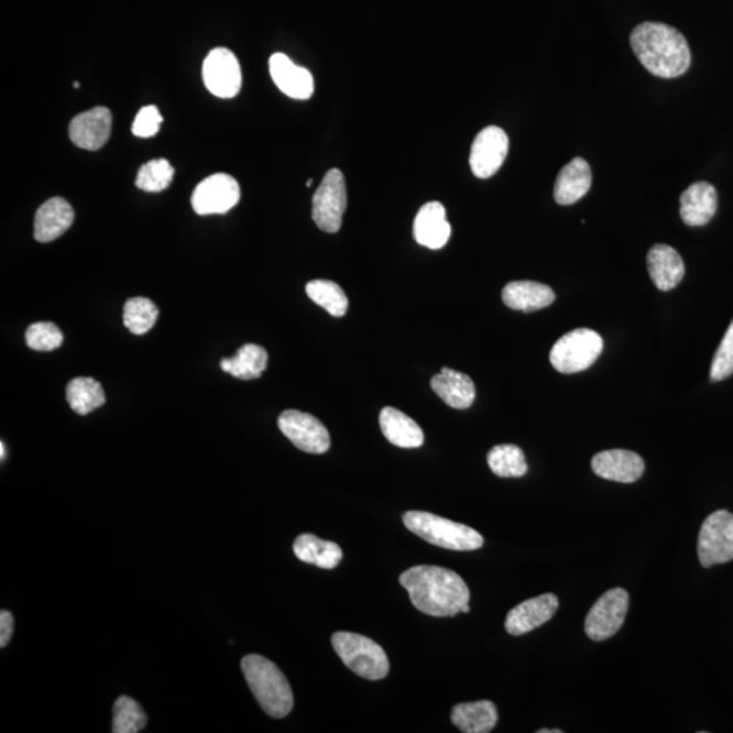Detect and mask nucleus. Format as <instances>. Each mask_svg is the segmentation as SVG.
<instances>
[{
	"label": "nucleus",
	"instance_id": "nucleus-21",
	"mask_svg": "<svg viewBox=\"0 0 733 733\" xmlns=\"http://www.w3.org/2000/svg\"><path fill=\"white\" fill-rule=\"evenodd\" d=\"M430 387L453 409H468L475 400V386L471 378L448 366H444L439 374L434 375Z\"/></svg>",
	"mask_w": 733,
	"mask_h": 733
},
{
	"label": "nucleus",
	"instance_id": "nucleus-20",
	"mask_svg": "<svg viewBox=\"0 0 733 733\" xmlns=\"http://www.w3.org/2000/svg\"><path fill=\"white\" fill-rule=\"evenodd\" d=\"M718 211V192L709 183H696L680 196V218L688 226H705Z\"/></svg>",
	"mask_w": 733,
	"mask_h": 733
},
{
	"label": "nucleus",
	"instance_id": "nucleus-29",
	"mask_svg": "<svg viewBox=\"0 0 733 733\" xmlns=\"http://www.w3.org/2000/svg\"><path fill=\"white\" fill-rule=\"evenodd\" d=\"M67 401L75 413L85 416L101 407L107 397L100 382L92 378L79 376L68 383Z\"/></svg>",
	"mask_w": 733,
	"mask_h": 733
},
{
	"label": "nucleus",
	"instance_id": "nucleus-7",
	"mask_svg": "<svg viewBox=\"0 0 733 733\" xmlns=\"http://www.w3.org/2000/svg\"><path fill=\"white\" fill-rule=\"evenodd\" d=\"M347 209L346 177L339 168H330L313 197V219L319 230L335 234L341 229Z\"/></svg>",
	"mask_w": 733,
	"mask_h": 733
},
{
	"label": "nucleus",
	"instance_id": "nucleus-38",
	"mask_svg": "<svg viewBox=\"0 0 733 733\" xmlns=\"http://www.w3.org/2000/svg\"><path fill=\"white\" fill-rule=\"evenodd\" d=\"M14 631V619L9 611L0 613V647L4 648L10 643Z\"/></svg>",
	"mask_w": 733,
	"mask_h": 733
},
{
	"label": "nucleus",
	"instance_id": "nucleus-10",
	"mask_svg": "<svg viewBox=\"0 0 733 733\" xmlns=\"http://www.w3.org/2000/svg\"><path fill=\"white\" fill-rule=\"evenodd\" d=\"M241 199L240 184L229 174L218 173L203 179L192 195V207L197 215L229 212Z\"/></svg>",
	"mask_w": 733,
	"mask_h": 733
},
{
	"label": "nucleus",
	"instance_id": "nucleus-33",
	"mask_svg": "<svg viewBox=\"0 0 733 733\" xmlns=\"http://www.w3.org/2000/svg\"><path fill=\"white\" fill-rule=\"evenodd\" d=\"M147 725V714L132 698L122 696L113 707V733H138Z\"/></svg>",
	"mask_w": 733,
	"mask_h": 733
},
{
	"label": "nucleus",
	"instance_id": "nucleus-23",
	"mask_svg": "<svg viewBox=\"0 0 733 733\" xmlns=\"http://www.w3.org/2000/svg\"><path fill=\"white\" fill-rule=\"evenodd\" d=\"M591 184L592 173L589 162L583 158H575L558 174L555 199L561 206H570L589 194Z\"/></svg>",
	"mask_w": 733,
	"mask_h": 733
},
{
	"label": "nucleus",
	"instance_id": "nucleus-5",
	"mask_svg": "<svg viewBox=\"0 0 733 733\" xmlns=\"http://www.w3.org/2000/svg\"><path fill=\"white\" fill-rule=\"evenodd\" d=\"M331 645L349 670L366 680H381L387 677L390 665L386 652L380 644L357 633L337 632L331 636Z\"/></svg>",
	"mask_w": 733,
	"mask_h": 733
},
{
	"label": "nucleus",
	"instance_id": "nucleus-11",
	"mask_svg": "<svg viewBox=\"0 0 733 733\" xmlns=\"http://www.w3.org/2000/svg\"><path fill=\"white\" fill-rule=\"evenodd\" d=\"M278 428L295 447L308 453H324L330 448V435L317 417L300 411H284L278 417Z\"/></svg>",
	"mask_w": 733,
	"mask_h": 733
},
{
	"label": "nucleus",
	"instance_id": "nucleus-12",
	"mask_svg": "<svg viewBox=\"0 0 733 733\" xmlns=\"http://www.w3.org/2000/svg\"><path fill=\"white\" fill-rule=\"evenodd\" d=\"M203 79L209 92L219 98L238 96L242 86L240 62L230 50L215 48L203 63Z\"/></svg>",
	"mask_w": 733,
	"mask_h": 733
},
{
	"label": "nucleus",
	"instance_id": "nucleus-2",
	"mask_svg": "<svg viewBox=\"0 0 733 733\" xmlns=\"http://www.w3.org/2000/svg\"><path fill=\"white\" fill-rule=\"evenodd\" d=\"M634 54L656 77L671 79L688 72L691 54L682 33L666 23L644 22L631 34Z\"/></svg>",
	"mask_w": 733,
	"mask_h": 733
},
{
	"label": "nucleus",
	"instance_id": "nucleus-14",
	"mask_svg": "<svg viewBox=\"0 0 733 733\" xmlns=\"http://www.w3.org/2000/svg\"><path fill=\"white\" fill-rule=\"evenodd\" d=\"M112 112L98 107L80 113L69 124V138L77 147L97 151L103 147L112 133Z\"/></svg>",
	"mask_w": 733,
	"mask_h": 733
},
{
	"label": "nucleus",
	"instance_id": "nucleus-1",
	"mask_svg": "<svg viewBox=\"0 0 733 733\" xmlns=\"http://www.w3.org/2000/svg\"><path fill=\"white\" fill-rule=\"evenodd\" d=\"M413 606L430 616L469 613L470 591L461 576L450 569L417 566L400 576Z\"/></svg>",
	"mask_w": 733,
	"mask_h": 733
},
{
	"label": "nucleus",
	"instance_id": "nucleus-19",
	"mask_svg": "<svg viewBox=\"0 0 733 733\" xmlns=\"http://www.w3.org/2000/svg\"><path fill=\"white\" fill-rule=\"evenodd\" d=\"M74 218L72 204L63 197L46 200L34 218V238L43 243L55 241L73 226Z\"/></svg>",
	"mask_w": 733,
	"mask_h": 733
},
{
	"label": "nucleus",
	"instance_id": "nucleus-16",
	"mask_svg": "<svg viewBox=\"0 0 733 733\" xmlns=\"http://www.w3.org/2000/svg\"><path fill=\"white\" fill-rule=\"evenodd\" d=\"M593 473L601 479L632 484L642 479L645 470L643 458L627 450H609L592 458Z\"/></svg>",
	"mask_w": 733,
	"mask_h": 733
},
{
	"label": "nucleus",
	"instance_id": "nucleus-42",
	"mask_svg": "<svg viewBox=\"0 0 733 733\" xmlns=\"http://www.w3.org/2000/svg\"><path fill=\"white\" fill-rule=\"evenodd\" d=\"M79 86L80 85L78 84V81H75L74 87H77V89H78Z\"/></svg>",
	"mask_w": 733,
	"mask_h": 733
},
{
	"label": "nucleus",
	"instance_id": "nucleus-24",
	"mask_svg": "<svg viewBox=\"0 0 733 733\" xmlns=\"http://www.w3.org/2000/svg\"><path fill=\"white\" fill-rule=\"evenodd\" d=\"M503 302L512 310L533 313L553 305L555 291L537 282H512L503 289Z\"/></svg>",
	"mask_w": 733,
	"mask_h": 733
},
{
	"label": "nucleus",
	"instance_id": "nucleus-6",
	"mask_svg": "<svg viewBox=\"0 0 733 733\" xmlns=\"http://www.w3.org/2000/svg\"><path fill=\"white\" fill-rule=\"evenodd\" d=\"M603 351L602 337L591 329H576L564 335L551 348L550 363L561 374L584 371Z\"/></svg>",
	"mask_w": 733,
	"mask_h": 733
},
{
	"label": "nucleus",
	"instance_id": "nucleus-31",
	"mask_svg": "<svg viewBox=\"0 0 733 733\" xmlns=\"http://www.w3.org/2000/svg\"><path fill=\"white\" fill-rule=\"evenodd\" d=\"M306 294L314 304L324 307L330 316H346L348 298L339 284L330 281H313L307 283Z\"/></svg>",
	"mask_w": 733,
	"mask_h": 733
},
{
	"label": "nucleus",
	"instance_id": "nucleus-32",
	"mask_svg": "<svg viewBox=\"0 0 733 733\" xmlns=\"http://www.w3.org/2000/svg\"><path fill=\"white\" fill-rule=\"evenodd\" d=\"M160 317L158 307L147 298H131L124 306V325L132 335L142 336L154 328Z\"/></svg>",
	"mask_w": 733,
	"mask_h": 733
},
{
	"label": "nucleus",
	"instance_id": "nucleus-25",
	"mask_svg": "<svg viewBox=\"0 0 733 733\" xmlns=\"http://www.w3.org/2000/svg\"><path fill=\"white\" fill-rule=\"evenodd\" d=\"M380 426L390 444L401 448H417L424 444L423 429L415 420L395 407H383Z\"/></svg>",
	"mask_w": 733,
	"mask_h": 733
},
{
	"label": "nucleus",
	"instance_id": "nucleus-18",
	"mask_svg": "<svg viewBox=\"0 0 733 733\" xmlns=\"http://www.w3.org/2000/svg\"><path fill=\"white\" fill-rule=\"evenodd\" d=\"M413 236L422 247L433 250L446 247L451 237V226L440 203L430 201L420 208L413 225Z\"/></svg>",
	"mask_w": 733,
	"mask_h": 733
},
{
	"label": "nucleus",
	"instance_id": "nucleus-41",
	"mask_svg": "<svg viewBox=\"0 0 733 733\" xmlns=\"http://www.w3.org/2000/svg\"><path fill=\"white\" fill-rule=\"evenodd\" d=\"M311 184H313V179H308V182H307L306 185H307V186H310Z\"/></svg>",
	"mask_w": 733,
	"mask_h": 733
},
{
	"label": "nucleus",
	"instance_id": "nucleus-37",
	"mask_svg": "<svg viewBox=\"0 0 733 733\" xmlns=\"http://www.w3.org/2000/svg\"><path fill=\"white\" fill-rule=\"evenodd\" d=\"M163 118L160 109L150 105L139 110L132 124V133L138 138H153L161 130Z\"/></svg>",
	"mask_w": 733,
	"mask_h": 733
},
{
	"label": "nucleus",
	"instance_id": "nucleus-26",
	"mask_svg": "<svg viewBox=\"0 0 733 733\" xmlns=\"http://www.w3.org/2000/svg\"><path fill=\"white\" fill-rule=\"evenodd\" d=\"M497 721V708L491 701L458 703L451 712V723L464 733L491 732Z\"/></svg>",
	"mask_w": 733,
	"mask_h": 733
},
{
	"label": "nucleus",
	"instance_id": "nucleus-17",
	"mask_svg": "<svg viewBox=\"0 0 733 733\" xmlns=\"http://www.w3.org/2000/svg\"><path fill=\"white\" fill-rule=\"evenodd\" d=\"M270 72L273 81L285 96L294 100H308L313 97L314 79L308 69L296 64L284 54L272 55Z\"/></svg>",
	"mask_w": 733,
	"mask_h": 733
},
{
	"label": "nucleus",
	"instance_id": "nucleus-8",
	"mask_svg": "<svg viewBox=\"0 0 733 733\" xmlns=\"http://www.w3.org/2000/svg\"><path fill=\"white\" fill-rule=\"evenodd\" d=\"M698 558L703 568L733 560V514L725 510L713 512L703 521L698 535Z\"/></svg>",
	"mask_w": 733,
	"mask_h": 733
},
{
	"label": "nucleus",
	"instance_id": "nucleus-27",
	"mask_svg": "<svg viewBox=\"0 0 733 733\" xmlns=\"http://www.w3.org/2000/svg\"><path fill=\"white\" fill-rule=\"evenodd\" d=\"M294 553L300 561L324 569H335L344 556L339 545L311 534H302L295 539Z\"/></svg>",
	"mask_w": 733,
	"mask_h": 733
},
{
	"label": "nucleus",
	"instance_id": "nucleus-30",
	"mask_svg": "<svg viewBox=\"0 0 733 733\" xmlns=\"http://www.w3.org/2000/svg\"><path fill=\"white\" fill-rule=\"evenodd\" d=\"M488 464L493 474L510 479V477H523L527 473L525 452L515 445H500L488 452Z\"/></svg>",
	"mask_w": 733,
	"mask_h": 733
},
{
	"label": "nucleus",
	"instance_id": "nucleus-15",
	"mask_svg": "<svg viewBox=\"0 0 733 733\" xmlns=\"http://www.w3.org/2000/svg\"><path fill=\"white\" fill-rule=\"evenodd\" d=\"M557 609L558 598L555 593L528 599L510 611L505 620V631L512 636H523L550 621Z\"/></svg>",
	"mask_w": 733,
	"mask_h": 733
},
{
	"label": "nucleus",
	"instance_id": "nucleus-9",
	"mask_svg": "<svg viewBox=\"0 0 733 733\" xmlns=\"http://www.w3.org/2000/svg\"><path fill=\"white\" fill-rule=\"evenodd\" d=\"M630 593L622 589H613L603 593L587 615L584 630L592 642H604L613 637L624 625Z\"/></svg>",
	"mask_w": 733,
	"mask_h": 733
},
{
	"label": "nucleus",
	"instance_id": "nucleus-4",
	"mask_svg": "<svg viewBox=\"0 0 733 733\" xmlns=\"http://www.w3.org/2000/svg\"><path fill=\"white\" fill-rule=\"evenodd\" d=\"M403 521L411 533L439 548L471 551L480 549L484 545V538L474 528L429 514V512L409 511L404 514Z\"/></svg>",
	"mask_w": 733,
	"mask_h": 733
},
{
	"label": "nucleus",
	"instance_id": "nucleus-35",
	"mask_svg": "<svg viewBox=\"0 0 733 733\" xmlns=\"http://www.w3.org/2000/svg\"><path fill=\"white\" fill-rule=\"evenodd\" d=\"M25 339L28 347L39 352L54 351L63 344L62 330L52 322H36L29 326Z\"/></svg>",
	"mask_w": 733,
	"mask_h": 733
},
{
	"label": "nucleus",
	"instance_id": "nucleus-3",
	"mask_svg": "<svg viewBox=\"0 0 733 733\" xmlns=\"http://www.w3.org/2000/svg\"><path fill=\"white\" fill-rule=\"evenodd\" d=\"M241 667L250 690L266 714L283 719L293 711V690L275 663L260 655H248L243 657Z\"/></svg>",
	"mask_w": 733,
	"mask_h": 733
},
{
	"label": "nucleus",
	"instance_id": "nucleus-34",
	"mask_svg": "<svg viewBox=\"0 0 733 733\" xmlns=\"http://www.w3.org/2000/svg\"><path fill=\"white\" fill-rule=\"evenodd\" d=\"M174 167L167 160H153L139 168L136 177V186L139 189L150 192V194H158L171 186L174 177Z\"/></svg>",
	"mask_w": 733,
	"mask_h": 733
},
{
	"label": "nucleus",
	"instance_id": "nucleus-36",
	"mask_svg": "<svg viewBox=\"0 0 733 733\" xmlns=\"http://www.w3.org/2000/svg\"><path fill=\"white\" fill-rule=\"evenodd\" d=\"M733 374V321L729 330L725 331L723 341L714 354L711 380L720 382L726 380Z\"/></svg>",
	"mask_w": 733,
	"mask_h": 733
},
{
	"label": "nucleus",
	"instance_id": "nucleus-40",
	"mask_svg": "<svg viewBox=\"0 0 733 733\" xmlns=\"http://www.w3.org/2000/svg\"><path fill=\"white\" fill-rule=\"evenodd\" d=\"M0 450H2V461H3L4 456H6V453H4V444H3V441H2V444H0Z\"/></svg>",
	"mask_w": 733,
	"mask_h": 733
},
{
	"label": "nucleus",
	"instance_id": "nucleus-22",
	"mask_svg": "<svg viewBox=\"0 0 733 733\" xmlns=\"http://www.w3.org/2000/svg\"><path fill=\"white\" fill-rule=\"evenodd\" d=\"M648 272L652 282L660 291H671L682 282L685 276V264L677 250L668 244H655L649 250Z\"/></svg>",
	"mask_w": 733,
	"mask_h": 733
},
{
	"label": "nucleus",
	"instance_id": "nucleus-28",
	"mask_svg": "<svg viewBox=\"0 0 733 733\" xmlns=\"http://www.w3.org/2000/svg\"><path fill=\"white\" fill-rule=\"evenodd\" d=\"M267 365V352L258 344H244L234 358H226L220 362V369L238 380H259Z\"/></svg>",
	"mask_w": 733,
	"mask_h": 733
},
{
	"label": "nucleus",
	"instance_id": "nucleus-13",
	"mask_svg": "<svg viewBox=\"0 0 733 733\" xmlns=\"http://www.w3.org/2000/svg\"><path fill=\"white\" fill-rule=\"evenodd\" d=\"M510 141L507 133L496 125L486 127L475 136L470 151V167L475 177L494 176L507 158Z\"/></svg>",
	"mask_w": 733,
	"mask_h": 733
},
{
	"label": "nucleus",
	"instance_id": "nucleus-39",
	"mask_svg": "<svg viewBox=\"0 0 733 733\" xmlns=\"http://www.w3.org/2000/svg\"><path fill=\"white\" fill-rule=\"evenodd\" d=\"M538 733H562L561 730H539Z\"/></svg>",
	"mask_w": 733,
	"mask_h": 733
}]
</instances>
